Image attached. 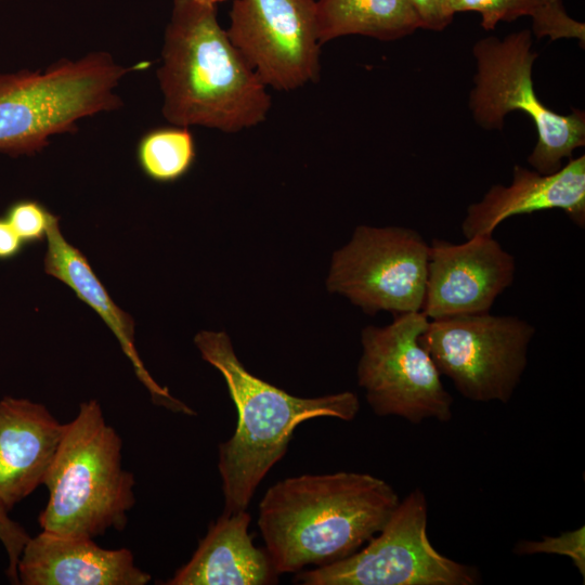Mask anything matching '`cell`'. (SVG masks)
Segmentation results:
<instances>
[{"mask_svg":"<svg viewBox=\"0 0 585 585\" xmlns=\"http://www.w3.org/2000/svg\"><path fill=\"white\" fill-rule=\"evenodd\" d=\"M165 119L237 133L263 122L268 87L231 42L217 5L173 0L156 73Z\"/></svg>","mask_w":585,"mask_h":585,"instance_id":"cell-1","label":"cell"},{"mask_svg":"<svg viewBox=\"0 0 585 585\" xmlns=\"http://www.w3.org/2000/svg\"><path fill=\"white\" fill-rule=\"evenodd\" d=\"M400 498L385 480L339 471L286 478L259 504L258 526L278 574L347 558L385 526Z\"/></svg>","mask_w":585,"mask_h":585,"instance_id":"cell-2","label":"cell"},{"mask_svg":"<svg viewBox=\"0 0 585 585\" xmlns=\"http://www.w3.org/2000/svg\"><path fill=\"white\" fill-rule=\"evenodd\" d=\"M194 342L223 376L238 416L235 432L219 445L224 512L246 510L301 422L317 417L352 420L360 410L358 395L350 391L299 398L256 377L238 360L224 332H199Z\"/></svg>","mask_w":585,"mask_h":585,"instance_id":"cell-3","label":"cell"},{"mask_svg":"<svg viewBox=\"0 0 585 585\" xmlns=\"http://www.w3.org/2000/svg\"><path fill=\"white\" fill-rule=\"evenodd\" d=\"M121 450V438L99 402L81 403L66 424L43 483L49 499L38 518L41 531L94 540L126 528L135 505V480L122 466Z\"/></svg>","mask_w":585,"mask_h":585,"instance_id":"cell-4","label":"cell"},{"mask_svg":"<svg viewBox=\"0 0 585 585\" xmlns=\"http://www.w3.org/2000/svg\"><path fill=\"white\" fill-rule=\"evenodd\" d=\"M132 69L94 51L43 70L0 73V152L35 154L82 118L118 109L117 86Z\"/></svg>","mask_w":585,"mask_h":585,"instance_id":"cell-5","label":"cell"},{"mask_svg":"<svg viewBox=\"0 0 585 585\" xmlns=\"http://www.w3.org/2000/svg\"><path fill=\"white\" fill-rule=\"evenodd\" d=\"M532 43L529 29L478 40L472 48L476 73L468 106L486 130L502 129L506 116L516 110L531 118L537 140L528 162L548 174L585 145V113L574 108L568 115L558 114L538 99L532 78L537 53Z\"/></svg>","mask_w":585,"mask_h":585,"instance_id":"cell-6","label":"cell"},{"mask_svg":"<svg viewBox=\"0 0 585 585\" xmlns=\"http://www.w3.org/2000/svg\"><path fill=\"white\" fill-rule=\"evenodd\" d=\"M535 330L518 316L487 312L429 320L419 341L464 398L507 403L528 365Z\"/></svg>","mask_w":585,"mask_h":585,"instance_id":"cell-7","label":"cell"},{"mask_svg":"<svg viewBox=\"0 0 585 585\" xmlns=\"http://www.w3.org/2000/svg\"><path fill=\"white\" fill-rule=\"evenodd\" d=\"M428 504L415 489L399 502L389 520L351 556L300 572L302 585H476L473 566L450 559L430 543Z\"/></svg>","mask_w":585,"mask_h":585,"instance_id":"cell-8","label":"cell"},{"mask_svg":"<svg viewBox=\"0 0 585 585\" xmlns=\"http://www.w3.org/2000/svg\"><path fill=\"white\" fill-rule=\"evenodd\" d=\"M429 320L421 312L395 315L387 326L362 330L358 382L377 416H396L414 425L448 421L453 398L419 341Z\"/></svg>","mask_w":585,"mask_h":585,"instance_id":"cell-9","label":"cell"},{"mask_svg":"<svg viewBox=\"0 0 585 585\" xmlns=\"http://www.w3.org/2000/svg\"><path fill=\"white\" fill-rule=\"evenodd\" d=\"M430 245L415 230L358 226L334 253L327 288L364 312H421Z\"/></svg>","mask_w":585,"mask_h":585,"instance_id":"cell-10","label":"cell"},{"mask_svg":"<svg viewBox=\"0 0 585 585\" xmlns=\"http://www.w3.org/2000/svg\"><path fill=\"white\" fill-rule=\"evenodd\" d=\"M226 32L268 87L290 92L316 82V0H234Z\"/></svg>","mask_w":585,"mask_h":585,"instance_id":"cell-11","label":"cell"},{"mask_svg":"<svg viewBox=\"0 0 585 585\" xmlns=\"http://www.w3.org/2000/svg\"><path fill=\"white\" fill-rule=\"evenodd\" d=\"M429 245L421 308L428 320L487 313L514 282L516 260L493 235L463 244L434 238Z\"/></svg>","mask_w":585,"mask_h":585,"instance_id":"cell-12","label":"cell"},{"mask_svg":"<svg viewBox=\"0 0 585 585\" xmlns=\"http://www.w3.org/2000/svg\"><path fill=\"white\" fill-rule=\"evenodd\" d=\"M551 209L563 211L584 227V155L568 159L558 171L548 174L515 165L509 185H492L479 202L467 207L461 232L466 239L493 235L508 218Z\"/></svg>","mask_w":585,"mask_h":585,"instance_id":"cell-13","label":"cell"},{"mask_svg":"<svg viewBox=\"0 0 585 585\" xmlns=\"http://www.w3.org/2000/svg\"><path fill=\"white\" fill-rule=\"evenodd\" d=\"M17 576L23 585H145L151 581L128 548L107 549L92 538L44 531L25 544Z\"/></svg>","mask_w":585,"mask_h":585,"instance_id":"cell-14","label":"cell"},{"mask_svg":"<svg viewBox=\"0 0 585 585\" xmlns=\"http://www.w3.org/2000/svg\"><path fill=\"white\" fill-rule=\"evenodd\" d=\"M65 427L40 403L0 399V500L9 510L44 483Z\"/></svg>","mask_w":585,"mask_h":585,"instance_id":"cell-15","label":"cell"},{"mask_svg":"<svg viewBox=\"0 0 585 585\" xmlns=\"http://www.w3.org/2000/svg\"><path fill=\"white\" fill-rule=\"evenodd\" d=\"M246 510L223 512L200 540L192 558L168 585H265L277 582L268 551L252 543Z\"/></svg>","mask_w":585,"mask_h":585,"instance_id":"cell-16","label":"cell"},{"mask_svg":"<svg viewBox=\"0 0 585 585\" xmlns=\"http://www.w3.org/2000/svg\"><path fill=\"white\" fill-rule=\"evenodd\" d=\"M47 239L44 272L63 282L100 315L119 341L136 377L148 390L154 402L173 412L194 415L193 410L173 398L167 388L159 386L148 374L135 349L133 318L116 306L84 255L64 238L58 217L55 214L51 220Z\"/></svg>","mask_w":585,"mask_h":585,"instance_id":"cell-17","label":"cell"},{"mask_svg":"<svg viewBox=\"0 0 585 585\" xmlns=\"http://www.w3.org/2000/svg\"><path fill=\"white\" fill-rule=\"evenodd\" d=\"M316 27L322 46L350 35L394 41L421 25L407 0H316Z\"/></svg>","mask_w":585,"mask_h":585,"instance_id":"cell-18","label":"cell"},{"mask_svg":"<svg viewBox=\"0 0 585 585\" xmlns=\"http://www.w3.org/2000/svg\"><path fill=\"white\" fill-rule=\"evenodd\" d=\"M457 12H477L485 30L494 29L499 22H512L522 16L532 20V34L551 41L576 39L585 46V24L572 18L561 0H451Z\"/></svg>","mask_w":585,"mask_h":585,"instance_id":"cell-19","label":"cell"},{"mask_svg":"<svg viewBox=\"0 0 585 585\" xmlns=\"http://www.w3.org/2000/svg\"><path fill=\"white\" fill-rule=\"evenodd\" d=\"M196 157L192 132L170 125L145 133L136 148L140 168L146 177L160 183L173 182L188 172Z\"/></svg>","mask_w":585,"mask_h":585,"instance_id":"cell-20","label":"cell"},{"mask_svg":"<svg viewBox=\"0 0 585 585\" xmlns=\"http://www.w3.org/2000/svg\"><path fill=\"white\" fill-rule=\"evenodd\" d=\"M53 216L38 202L20 200L9 208L5 219L24 244H35L47 237Z\"/></svg>","mask_w":585,"mask_h":585,"instance_id":"cell-21","label":"cell"},{"mask_svg":"<svg viewBox=\"0 0 585 585\" xmlns=\"http://www.w3.org/2000/svg\"><path fill=\"white\" fill-rule=\"evenodd\" d=\"M515 552L518 555L546 552L568 556L584 576V526L562 533L558 537L546 536L540 542L522 541L516 545Z\"/></svg>","mask_w":585,"mask_h":585,"instance_id":"cell-22","label":"cell"},{"mask_svg":"<svg viewBox=\"0 0 585 585\" xmlns=\"http://www.w3.org/2000/svg\"><path fill=\"white\" fill-rule=\"evenodd\" d=\"M29 537L26 530L10 518L9 509L0 500V542L4 547L9 559L5 573L13 584H20L17 562Z\"/></svg>","mask_w":585,"mask_h":585,"instance_id":"cell-23","label":"cell"},{"mask_svg":"<svg viewBox=\"0 0 585 585\" xmlns=\"http://www.w3.org/2000/svg\"><path fill=\"white\" fill-rule=\"evenodd\" d=\"M417 14L421 28L444 30L453 21L455 12L451 0H407Z\"/></svg>","mask_w":585,"mask_h":585,"instance_id":"cell-24","label":"cell"},{"mask_svg":"<svg viewBox=\"0 0 585 585\" xmlns=\"http://www.w3.org/2000/svg\"><path fill=\"white\" fill-rule=\"evenodd\" d=\"M24 243L5 218H0V260L17 256Z\"/></svg>","mask_w":585,"mask_h":585,"instance_id":"cell-25","label":"cell"},{"mask_svg":"<svg viewBox=\"0 0 585 585\" xmlns=\"http://www.w3.org/2000/svg\"><path fill=\"white\" fill-rule=\"evenodd\" d=\"M198 1L206 4L218 5V3L226 1V0H198Z\"/></svg>","mask_w":585,"mask_h":585,"instance_id":"cell-26","label":"cell"}]
</instances>
